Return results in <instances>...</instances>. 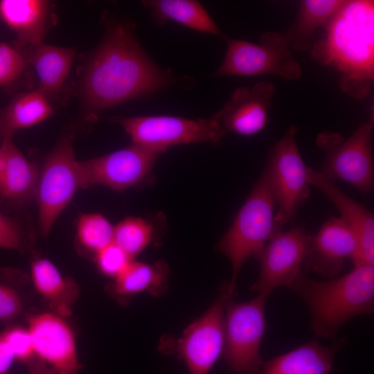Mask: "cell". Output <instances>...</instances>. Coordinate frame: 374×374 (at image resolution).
<instances>
[{
    "instance_id": "obj_6",
    "label": "cell",
    "mask_w": 374,
    "mask_h": 374,
    "mask_svg": "<svg viewBox=\"0 0 374 374\" xmlns=\"http://www.w3.org/2000/svg\"><path fill=\"white\" fill-rule=\"evenodd\" d=\"M226 52L215 76H254L271 75L288 80L302 73L283 34L267 31L258 44L226 37Z\"/></svg>"
},
{
    "instance_id": "obj_35",
    "label": "cell",
    "mask_w": 374,
    "mask_h": 374,
    "mask_svg": "<svg viewBox=\"0 0 374 374\" xmlns=\"http://www.w3.org/2000/svg\"><path fill=\"white\" fill-rule=\"evenodd\" d=\"M57 371L46 363L37 359L28 363V374H56Z\"/></svg>"
},
{
    "instance_id": "obj_20",
    "label": "cell",
    "mask_w": 374,
    "mask_h": 374,
    "mask_svg": "<svg viewBox=\"0 0 374 374\" xmlns=\"http://www.w3.org/2000/svg\"><path fill=\"white\" fill-rule=\"evenodd\" d=\"M49 3L43 0H1L0 18L21 45L42 44L47 28Z\"/></svg>"
},
{
    "instance_id": "obj_16",
    "label": "cell",
    "mask_w": 374,
    "mask_h": 374,
    "mask_svg": "<svg viewBox=\"0 0 374 374\" xmlns=\"http://www.w3.org/2000/svg\"><path fill=\"white\" fill-rule=\"evenodd\" d=\"M307 181L328 197L337 207L341 218L352 229L357 242L353 266L374 264V217L362 204L346 195L334 181L320 171L307 168Z\"/></svg>"
},
{
    "instance_id": "obj_17",
    "label": "cell",
    "mask_w": 374,
    "mask_h": 374,
    "mask_svg": "<svg viewBox=\"0 0 374 374\" xmlns=\"http://www.w3.org/2000/svg\"><path fill=\"white\" fill-rule=\"evenodd\" d=\"M357 252V239L352 229L341 217H330L312 235L305 262L318 274L332 278L341 273L347 260L353 261Z\"/></svg>"
},
{
    "instance_id": "obj_5",
    "label": "cell",
    "mask_w": 374,
    "mask_h": 374,
    "mask_svg": "<svg viewBox=\"0 0 374 374\" xmlns=\"http://www.w3.org/2000/svg\"><path fill=\"white\" fill-rule=\"evenodd\" d=\"M262 294L247 302L229 299L225 305L224 359L237 374H259L264 362L260 348L266 329Z\"/></svg>"
},
{
    "instance_id": "obj_21",
    "label": "cell",
    "mask_w": 374,
    "mask_h": 374,
    "mask_svg": "<svg viewBox=\"0 0 374 374\" xmlns=\"http://www.w3.org/2000/svg\"><path fill=\"white\" fill-rule=\"evenodd\" d=\"M345 0H303L294 23L283 34L292 50L305 51L314 41L317 30L324 27Z\"/></svg>"
},
{
    "instance_id": "obj_13",
    "label": "cell",
    "mask_w": 374,
    "mask_h": 374,
    "mask_svg": "<svg viewBox=\"0 0 374 374\" xmlns=\"http://www.w3.org/2000/svg\"><path fill=\"white\" fill-rule=\"evenodd\" d=\"M160 154L133 143L105 155L80 161L83 187L100 184L123 191L149 175Z\"/></svg>"
},
{
    "instance_id": "obj_23",
    "label": "cell",
    "mask_w": 374,
    "mask_h": 374,
    "mask_svg": "<svg viewBox=\"0 0 374 374\" xmlns=\"http://www.w3.org/2000/svg\"><path fill=\"white\" fill-rule=\"evenodd\" d=\"M75 51L40 44L31 48L27 60L33 65L39 82V89L46 96L57 92L68 78Z\"/></svg>"
},
{
    "instance_id": "obj_31",
    "label": "cell",
    "mask_w": 374,
    "mask_h": 374,
    "mask_svg": "<svg viewBox=\"0 0 374 374\" xmlns=\"http://www.w3.org/2000/svg\"><path fill=\"white\" fill-rule=\"evenodd\" d=\"M2 334L14 354L15 360L28 364L33 360L35 355L32 337L28 328L11 327Z\"/></svg>"
},
{
    "instance_id": "obj_26",
    "label": "cell",
    "mask_w": 374,
    "mask_h": 374,
    "mask_svg": "<svg viewBox=\"0 0 374 374\" xmlns=\"http://www.w3.org/2000/svg\"><path fill=\"white\" fill-rule=\"evenodd\" d=\"M168 270L163 261L154 264L132 262L118 276L112 290L119 296H131L143 292L159 293L167 281Z\"/></svg>"
},
{
    "instance_id": "obj_28",
    "label": "cell",
    "mask_w": 374,
    "mask_h": 374,
    "mask_svg": "<svg viewBox=\"0 0 374 374\" xmlns=\"http://www.w3.org/2000/svg\"><path fill=\"white\" fill-rule=\"evenodd\" d=\"M77 233L80 243L96 253L114 242V227L100 214H83L78 221Z\"/></svg>"
},
{
    "instance_id": "obj_12",
    "label": "cell",
    "mask_w": 374,
    "mask_h": 374,
    "mask_svg": "<svg viewBox=\"0 0 374 374\" xmlns=\"http://www.w3.org/2000/svg\"><path fill=\"white\" fill-rule=\"evenodd\" d=\"M230 297L226 286L211 307L184 332L174 353L184 360L190 374H208L223 352L224 308Z\"/></svg>"
},
{
    "instance_id": "obj_34",
    "label": "cell",
    "mask_w": 374,
    "mask_h": 374,
    "mask_svg": "<svg viewBox=\"0 0 374 374\" xmlns=\"http://www.w3.org/2000/svg\"><path fill=\"white\" fill-rule=\"evenodd\" d=\"M15 357L4 337L0 333V374H8Z\"/></svg>"
},
{
    "instance_id": "obj_33",
    "label": "cell",
    "mask_w": 374,
    "mask_h": 374,
    "mask_svg": "<svg viewBox=\"0 0 374 374\" xmlns=\"http://www.w3.org/2000/svg\"><path fill=\"white\" fill-rule=\"evenodd\" d=\"M21 310V302L18 293L9 285L0 283V322L15 319Z\"/></svg>"
},
{
    "instance_id": "obj_11",
    "label": "cell",
    "mask_w": 374,
    "mask_h": 374,
    "mask_svg": "<svg viewBox=\"0 0 374 374\" xmlns=\"http://www.w3.org/2000/svg\"><path fill=\"white\" fill-rule=\"evenodd\" d=\"M312 238L302 227L276 232L256 258L260 274L251 290L267 297L277 287H289L301 273Z\"/></svg>"
},
{
    "instance_id": "obj_36",
    "label": "cell",
    "mask_w": 374,
    "mask_h": 374,
    "mask_svg": "<svg viewBox=\"0 0 374 374\" xmlns=\"http://www.w3.org/2000/svg\"><path fill=\"white\" fill-rule=\"evenodd\" d=\"M56 374H77L75 373H69V372H57Z\"/></svg>"
},
{
    "instance_id": "obj_32",
    "label": "cell",
    "mask_w": 374,
    "mask_h": 374,
    "mask_svg": "<svg viewBox=\"0 0 374 374\" xmlns=\"http://www.w3.org/2000/svg\"><path fill=\"white\" fill-rule=\"evenodd\" d=\"M23 235L16 220L0 211V247L19 249Z\"/></svg>"
},
{
    "instance_id": "obj_22",
    "label": "cell",
    "mask_w": 374,
    "mask_h": 374,
    "mask_svg": "<svg viewBox=\"0 0 374 374\" xmlns=\"http://www.w3.org/2000/svg\"><path fill=\"white\" fill-rule=\"evenodd\" d=\"M31 276L36 290L56 314L60 317L71 315L72 306L78 294L76 284L64 278L57 268L45 258L33 261Z\"/></svg>"
},
{
    "instance_id": "obj_24",
    "label": "cell",
    "mask_w": 374,
    "mask_h": 374,
    "mask_svg": "<svg viewBox=\"0 0 374 374\" xmlns=\"http://www.w3.org/2000/svg\"><path fill=\"white\" fill-rule=\"evenodd\" d=\"M53 114L47 96L39 89L20 93L0 111V137H12L16 131L35 125Z\"/></svg>"
},
{
    "instance_id": "obj_3",
    "label": "cell",
    "mask_w": 374,
    "mask_h": 374,
    "mask_svg": "<svg viewBox=\"0 0 374 374\" xmlns=\"http://www.w3.org/2000/svg\"><path fill=\"white\" fill-rule=\"evenodd\" d=\"M308 306L311 329L326 339L336 337L351 318L374 310V266H353L348 273L328 280L308 278L302 272L288 287Z\"/></svg>"
},
{
    "instance_id": "obj_8",
    "label": "cell",
    "mask_w": 374,
    "mask_h": 374,
    "mask_svg": "<svg viewBox=\"0 0 374 374\" xmlns=\"http://www.w3.org/2000/svg\"><path fill=\"white\" fill-rule=\"evenodd\" d=\"M372 129L371 123H365L347 139L337 132L320 133L316 143L325 152L320 172L332 181L341 179L363 193L372 192L374 184Z\"/></svg>"
},
{
    "instance_id": "obj_30",
    "label": "cell",
    "mask_w": 374,
    "mask_h": 374,
    "mask_svg": "<svg viewBox=\"0 0 374 374\" xmlns=\"http://www.w3.org/2000/svg\"><path fill=\"white\" fill-rule=\"evenodd\" d=\"M96 259L100 271L115 278L132 262V258L114 242L96 253Z\"/></svg>"
},
{
    "instance_id": "obj_29",
    "label": "cell",
    "mask_w": 374,
    "mask_h": 374,
    "mask_svg": "<svg viewBox=\"0 0 374 374\" xmlns=\"http://www.w3.org/2000/svg\"><path fill=\"white\" fill-rule=\"evenodd\" d=\"M27 63V58L19 49L6 42H0V87L16 80Z\"/></svg>"
},
{
    "instance_id": "obj_18",
    "label": "cell",
    "mask_w": 374,
    "mask_h": 374,
    "mask_svg": "<svg viewBox=\"0 0 374 374\" xmlns=\"http://www.w3.org/2000/svg\"><path fill=\"white\" fill-rule=\"evenodd\" d=\"M0 202L17 208L35 198L39 171L12 141L3 137L0 147Z\"/></svg>"
},
{
    "instance_id": "obj_25",
    "label": "cell",
    "mask_w": 374,
    "mask_h": 374,
    "mask_svg": "<svg viewBox=\"0 0 374 374\" xmlns=\"http://www.w3.org/2000/svg\"><path fill=\"white\" fill-rule=\"evenodd\" d=\"M153 19L159 25L174 21L191 29L225 39L204 6L194 0H147Z\"/></svg>"
},
{
    "instance_id": "obj_15",
    "label": "cell",
    "mask_w": 374,
    "mask_h": 374,
    "mask_svg": "<svg viewBox=\"0 0 374 374\" xmlns=\"http://www.w3.org/2000/svg\"><path fill=\"white\" fill-rule=\"evenodd\" d=\"M28 330L38 359L57 372L80 371L74 336L62 317L52 313L35 314L28 319Z\"/></svg>"
},
{
    "instance_id": "obj_27",
    "label": "cell",
    "mask_w": 374,
    "mask_h": 374,
    "mask_svg": "<svg viewBox=\"0 0 374 374\" xmlns=\"http://www.w3.org/2000/svg\"><path fill=\"white\" fill-rule=\"evenodd\" d=\"M152 237V224L140 217L125 218L114 226V243L132 258L150 244Z\"/></svg>"
},
{
    "instance_id": "obj_37",
    "label": "cell",
    "mask_w": 374,
    "mask_h": 374,
    "mask_svg": "<svg viewBox=\"0 0 374 374\" xmlns=\"http://www.w3.org/2000/svg\"><path fill=\"white\" fill-rule=\"evenodd\" d=\"M1 151H0V164H1Z\"/></svg>"
},
{
    "instance_id": "obj_19",
    "label": "cell",
    "mask_w": 374,
    "mask_h": 374,
    "mask_svg": "<svg viewBox=\"0 0 374 374\" xmlns=\"http://www.w3.org/2000/svg\"><path fill=\"white\" fill-rule=\"evenodd\" d=\"M344 339L326 346L316 339L267 362L259 374H330Z\"/></svg>"
},
{
    "instance_id": "obj_9",
    "label": "cell",
    "mask_w": 374,
    "mask_h": 374,
    "mask_svg": "<svg viewBox=\"0 0 374 374\" xmlns=\"http://www.w3.org/2000/svg\"><path fill=\"white\" fill-rule=\"evenodd\" d=\"M80 187H83L80 161L75 159L71 137L66 136L48 155L39 172L35 198L42 235H48Z\"/></svg>"
},
{
    "instance_id": "obj_14",
    "label": "cell",
    "mask_w": 374,
    "mask_h": 374,
    "mask_svg": "<svg viewBox=\"0 0 374 374\" xmlns=\"http://www.w3.org/2000/svg\"><path fill=\"white\" fill-rule=\"evenodd\" d=\"M274 92V86L267 81L257 82L252 87H238L214 115L226 134L253 135L267 125Z\"/></svg>"
},
{
    "instance_id": "obj_10",
    "label": "cell",
    "mask_w": 374,
    "mask_h": 374,
    "mask_svg": "<svg viewBox=\"0 0 374 374\" xmlns=\"http://www.w3.org/2000/svg\"><path fill=\"white\" fill-rule=\"evenodd\" d=\"M297 132L295 125L290 127L272 149L265 167L278 206L275 222L278 231L293 220L310 195L308 167L296 141Z\"/></svg>"
},
{
    "instance_id": "obj_2",
    "label": "cell",
    "mask_w": 374,
    "mask_h": 374,
    "mask_svg": "<svg viewBox=\"0 0 374 374\" xmlns=\"http://www.w3.org/2000/svg\"><path fill=\"white\" fill-rule=\"evenodd\" d=\"M323 28L312 57L339 73L344 92L366 98L374 80V1H346Z\"/></svg>"
},
{
    "instance_id": "obj_1",
    "label": "cell",
    "mask_w": 374,
    "mask_h": 374,
    "mask_svg": "<svg viewBox=\"0 0 374 374\" xmlns=\"http://www.w3.org/2000/svg\"><path fill=\"white\" fill-rule=\"evenodd\" d=\"M175 80L143 51L131 24L115 22L87 63L80 94L86 107L98 112L148 96Z\"/></svg>"
},
{
    "instance_id": "obj_7",
    "label": "cell",
    "mask_w": 374,
    "mask_h": 374,
    "mask_svg": "<svg viewBox=\"0 0 374 374\" xmlns=\"http://www.w3.org/2000/svg\"><path fill=\"white\" fill-rule=\"evenodd\" d=\"M134 144L164 152L173 145L220 142L226 134L213 114L208 118L190 119L172 116L118 117Z\"/></svg>"
},
{
    "instance_id": "obj_4",
    "label": "cell",
    "mask_w": 374,
    "mask_h": 374,
    "mask_svg": "<svg viewBox=\"0 0 374 374\" xmlns=\"http://www.w3.org/2000/svg\"><path fill=\"white\" fill-rule=\"evenodd\" d=\"M276 203L267 168L234 220L218 243V249L230 260L232 278L227 293L232 297L239 272L250 257L256 258L278 230L275 222Z\"/></svg>"
}]
</instances>
